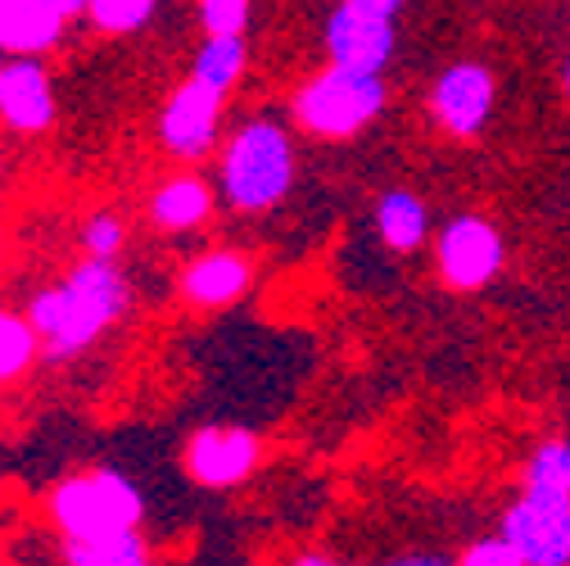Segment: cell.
Segmentation results:
<instances>
[{
    "label": "cell",
    "instance_id": "15",
    "mask_svg": "<svg viewBox=\"0 0 570 566\" xmlns=\"http://www.w3.org/2000/svg\"><path fill=\"white\" fill-rule=\"evenodd\" d=\"M376 236L394 254H416L431 241V208L412 186H390L376 199Z\"/></svg>",
    "mask_w": 570,
    "mask_h": 566
},
{
    "label": "cell",
    "instance_id": "13",
    "mask_svg": "<svg viewBox=\"0 0 570 566\" xmlns=\"http://www.w3.org/2000/svg\"><path fill=\"white\" fill-rule=\"evenodd\" d=\"M68 19L41 0H0V55L6 59H41L59 46Z\"/></svg>",
    "mask_w": 570,
    "mask_h": 566
},
{
    "label": "cell",
    "instance_id": "21",
    "mask_svg": "<svg viewBox=\"0 0 570 566\" xmlns=\"http://www.w3.org/2000/svg\"><path fill=\"white\" fill-rule=\"evenodd\" d=\"M254 0H199L204 37H245Z\"/></svg>",
    "mask_w": 570,
    "mask_h": 566
},
{
    "label": "cell",
    "instance_id": "6",
    "mask_svg": "<svg viewBox=\"0 0 570 566\" xmlns=\"http://www.w3.org/2000/svg\"><path fill=\"white\" fill-rule=\"evenodd\" d=\"M493 105H498V78L480 59H458L440 68L431 91H425V114L453 140H475L489 127Z\"/></svg>",
    "mask_w": 570,
    "mask_h": 566
},
{
    "label": "cell",
    "instance_id": "23",
    "mask_svg": "<svg viewBox=\"0 0 570 566\" xmlns=\"http://www.w3.org/2000/svg\"><path fill=\"white\" fill-rule=\"evenodd\" d=\"M458 566H525V557L503 539V535H484V539H471L458 557Z\"/></svg>",
    "mask_w": 570,
    "mask_h": 566
},
{
    "label": "cell",
    "instance_id": "25",
    "mask_svg": "<svg viewBox=\"0 0 570 566\" xmlns=\"http://www.w3.org/2000/svg\"><path fill=\"white\" fill-rule=\"evenodd\" d=\"M390 566H458V562H449L444 553H407V557H394Z\"/></svg>",
    "mask_w": 570,
    "mask_h": 566
},
{
    "label": "cell",
    "instance_id": "12",
    "mask_svg": "<svg viewBox=\"0 0 570 566\" xmlns=\"http://www.w3.org/2000/svg\"><path fill=\"white\" fill-rule=\"evenodd\" d=\"M254 286V258L240 250H208L186 263L177 291L190 309H227Z\"/></svg>",
    "mask_w": 570,
    "mask_h": 566
},
{
    "label": "cell",
    "instance_id": "28",
    "mask_svg": "<svg viewBox=\"0 0 570 566\" xmlns=\"http://www.w3.org/2000/svg\"><path fill=\"white\" fill-rule=\"evenodd\" d=\"M557 87H561V96L570 100V55L561 59V68H557Z\"/></svg>",
    "mask_w": 570,
    "mask_h": 566
},
{
    "label": "cell",
    "instance_id": "19",
    "mask_svg": "<svg viewBox=\"0 0 570 566\" xmlns=\"http://www.w3.org/2000/svg\"><path fill=\"white\" fill-rule=\"evenodd\" d=\"M521 489H548V494H570V440L548 436L530 449L521 467Z\"/></svg>",
    "mask_w": 570,
    "mask_h": 566
},
{
    "label": "cell",
    "instance_id": "30",
    "mask_svg": "<svg viewBox=\"0 0 570 566\" xmlns=\"http://www.w3.org/2000/svg\"><path fill=\"white\" fill-rule=\"evenodd\" d=\"M0 74H6V55H0Z\"/></svg>",
    "mask_w": 570,
    "mask_h": 566
},
{
    "label": "cell",
    "instance_id": "3",
    "mask_svg": "<svg viewBox=\"0 0 570 566\" xmlns=\"http://www.w3.org/2000/svg\"><path fill=\"white\" fill-rule=\"evenodd\" d=\"M385 100H390L385 74H363V68L326 64L322 74H313L295 91L291 114H295L299 131H308L317 140H348V136L367 131L385 114Z\"/></svg>",
    "mask_w": 570,
    "mask_h": 566
},
{
    "label": "cell",
    "instance_id": "27",
    "mask_svg": "<svg viewBox=\"0 0 570 566\" xmlns=\"http://www.w3.org/2000/svg\"><path fill=\"white\" fill-rule=\"evenodd\" d=\"M291 566H353V562H340V557H326V553H299Z\"/></svg>",
    "mask_w": 570,
    "mask_h": 566
},
{
    "label": "cell",
    "instance_id": "4",
    "mask_svg": "<svg viewBox=\"0 0 570 566\" xmlns=\"http://www.w3.org/2000/svg\"><path fill=\"white\" fill-rule=\"evenodd\" d=\"M50 521L59 526L63 539H109V535L140 530V521H146V499H140V489L122 471L96 467V471L63 476L55 485Z\"/></svg>",
    "mask_w": 570,
    "mask_h": 566
},
{
    "label": "cell",
    "instance_id": "10",
    "mask_svg": "<svg viewBox=\"0 0 570 566\" xmlns=\"http://www.w3.org/2000/svg\"><path fill=\"white\" fill-rule=\"evenodd\" d=\"M322 46H326V64L363 68V74H385L394 50H399V32H394V19L363 14V10H353L340 0L322 23Z\"/></svg>",
    "mask_w": 570,
    "mask_h": 566
},
{
    "label": "cell",
    "instance_id": "17",
    "mask_svg": "<svg viewBox=\"0 0 570 566\" xmlns=\"http://www.w3.org/2000/svg\"><path fill=\"white\" fill-rule=\"evenodd\" d=\"M245 59H249L245 37H204V46L195 50L190 78L218 87V91H232L240 82V74H245Z\"/></svg>",
    "mask_w": 570,
    "mask_h": 566
},
{
    "label": "cell",
    "instance_id": "9",
    "mask_svg": "<svg viewBox=\"0 0 570 566\" xmlns=\"http://www.w3.org/2000/svg\"><path fill=\"white\" fill-rule=\"evenodd\" d=\"M186 471L195 485L204 489H232L240 480H249L263 462V440L245 427H199L190 440H186V453H181Z\"/></svg>",
    "mask_w": 570,
    "mask_h": 566
},
{
    "label": "cell",
    "instance_id": "20",
    "mask_svg": "<svg viewBox=\"0 0 570 566\" xmlns=\"http://www.w3.org/2000/svg\"><path fill=\"white\" fill-rule=\"evenodd\" d=\"M155 14H159V0H91L82 19L105 37H131Z\"/></svg>",
    "mask_w": 570,
    "mask_h": 566
},
{
    "label": "cell",
    "instance_id": "18",
    "mask_svg": "<svg viewBox=\"0 0 570 566\" xmlns=\"http://www.w3.org/2000/svg\"><path fill=\"white\" fill-rule=\"evenodd\" d=\"M41 353V335L28 322V313H10L0 309V386L19 381Z\"/></svg>",
    "mask_w": 570,
    "mask_h": 566
},
{
    "label": "cell",
    "instance_id": "5",
    "mask_svg": "<svg viewBox=\"0 0 570 566\" xmlns=\"http://www.w3.org/2000/svg\"><path fill=\"white\" fill-rule=\"evenodd\" d=\"M508 263V241L493 218L484 214H453L435 232V272L449 291L475 295Z\"/></svg>",
    "mask_w": 570,
    "mask_h": 566
},
{
    "label": "cell",
    "instance_id": "29",
    "mask_svg": "<svg viewBox=\"0 0 570 566\" xmlns=\"http://www.w3.org/2000/svg\"><path fill=\"white\" fill-rule=\"evenodd\" d=\"M0 254H6V227H0Z\"/></svg>",
    "mask_w": 570,
    "mask_h": 566
},
{
    "label": "cell",
    "instance_id": "26",
    "mask_svg": "<svg viewBox=\"0 0 570 566\" xmlns=\"http://www.w3.org/2000/svg\"><path fill=\"white\" fill-rule=\"evenodd\" d=\"M41 6H50V10L63 14V19H78V14H87L91 0H41Z\"/></svg>",
    "mask_w": 570,
    "mask_h": 566
},
{
    "label": "cell",
    "instance_id": "22",
    "mask_svg": "<svg viewBox=\"0 0 570 566\" xmlns=\"http://www.w3.org/2000/svg\"><path fill=\"white\" fill-rule=\"evenodd\" d=\"M78 241H82L87 258H118L122 245H127V223H122L118 214H91V218L82 223Z\"/></svg>",
    "mask_w": 570,
    "mask_h": 566
},
{
    "label": "cell",
    "instance_id": "24",
    "mask_svg": "<svg viewBox=\"0 0 570 566\" xmlns=\"http://www.w3.org/2000/svg\"><path fill=\"white\" fill-rule=\"evenodd\" d=\"M344 6H353V10H363V14H376V19H394L407 0H344Z\"/></svg>",
    "mask_w": 570,
    "mask_h": 566
},
{
    "label": "cell",
    "instance_id": "1",
    "mask_svg": "<svg viewBox=\"0 0 570 566\" xmlns=\"http://www.w3.org/2000/svg\"><path fill=\"white\" fill-rule=\"evenodd\" d=\"M127 309V281L114 258H82L55 286L28 300V322L41 335L46 359H78Z\"/></svg>",
    "mask_w": 570,
    "mask_h": 566
},
{
    "label": "cell",
    "instance_id": "11",
    "mask_svg": "<svg viewBox=\"0 0 570 566\" xmlns=\"http://www.w3.org/2000/svg\"><path fill=\"white\" fill-rule=\"evenodd\" d=\"M0 123L19 136H41L55 127V82L41 59H6V74H0Z\"/></svg>",
    "mask_w": 570,
    "mask_h": 566
},
{
    "label": "cell",
    "instance_id": "8",
    "mask_svg": "<svg viewBox=\"0 0 570 566\" xmlns=\"http://www.w3.org/2000/svg\"><path fill=\"white\" fill-rule=\"evenodd\" d=\"M223 109H227V91L208 87L199 78H186L159 109V146L173 159H204L218 146L223 131Z\"/></svg>",
    "mask_w": 570,
    "mask_h": 566
},
{
    "label": "cell",
    "instance_id": "7",
    "mask_svg": "<svg viewBox=\"0 0 570 566\" xmlns=\"http://www.w3.org/2000/svg\"><path fill=\"white\" fill-rule=\"evenodd\" d=\"M498 535L525 557V566H570V494L521 489L503 508Z\"/></svg>",
    "mask_w": 570,
    "mask_h": 566
},
{
    "label": "cell",
    "instance_id": "16",
    "mask_svg": "<svg viewBox=\"0 0 570 566\" xmlns=\"http://www.w3.org/2000/svg\"><path fill=\"white\" fill-rule=\"evenodd\" d=\"M68 566H155L140 530L109 535V539H63Z\"/></svg>",
    "mask_w": 570,
    "mask_h": 566
},
{
    "label": "cell",
    "instance_id": "14",
    "mask_svg": "<svg viewBox=\"0 0 570 566\" xmlns=\"http://www.w3.org/2000/svg\"><path fill=\"white\" fill-rule=\"evenodd\" d=\"M213 199L218 195H213V186L199 173H173L150 191L146 214L159 232L177 236V232H195L213 218Z\"/></svg>",
    "mask_w": 570,
    "mask_h": 566
},
{
    "label": "cell",
    "instance_id": "2",
    "mask_svg": "<svg viewBox=\"0 0 570 566\" xmlns=\"http://www.w3.org/2000/svg\"><path fill=\"white\" fill-rule=\"evenodd\" d=\"M295 177H299L295 140L281 123L249 118L227 136L223 159H218V191L236 214L276 208L285 195H291Z\"/></svg>",
    "mask_w": 570,
    "mask_h": 566
}]
</instances>
